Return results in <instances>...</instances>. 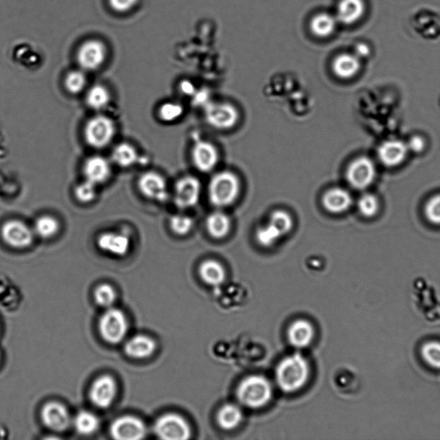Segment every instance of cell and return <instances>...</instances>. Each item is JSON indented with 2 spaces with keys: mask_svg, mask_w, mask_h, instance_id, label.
Wrapping results in <instances>:
<instances>
[{
  "mask_svg": "<svg viewBox=\"0 0 440 440\" xmlns=\"http://www.w3.org/2000/svg\"><path fill=\"white\" fill-rule=\"evenodd\" d=\"M309 365L300 354L287 356L276 369V382L283 391L293 393L305 386L309 378Z\"/></svg>",
  "mask_w": 440,
  "mask_h": 440,
  "instance_id": "cell-1",
  "label": "cell"
},
{
  "mask_svg": "<svg viewBox=\"0 0 440 440\" xmlns=\"http://www.w3.org/2000/svg\"><path fill=\"white\" fill-rule=\"evenodd\" d=\"M239 191L240 183L237 175L233 172L222 171L212 178L208 196L214 207H226L237 201Z\"/></svg>",
  "mask_w": 440,
  "mask_h": 440,
  "instance_id": "cell-2",
  "label": "cell"
},
{
  "mask_svg": "<svg viewBox=\"0 0 440 440\" xmlns=\"http://www.w3.org/2000/svg\"><path fill=\"white\" fill-rule=\"evenodd\" d=\"M272 395L273 390L269 380L259 375L243 379L238 389L239 401L250 409L265 406L270 403Z\"/></svg>",
  "mask_w": 440,
  "mask_h": 440,
  "instance_id": "cell-3",
  "label": "cell"
},
{
  "mask_svg": "<svg viewBox=\"0 0 440 440\" xmlns=\"http://www.w3.org/2000/svg\"><path fill=\"white\" fill-rule=\"evenodd\" d=\"M99 333L108 343L117 344L123 341L129 331V322L121 310L109 308L99 320Z\"/></svg>",
  "mask_w": 440,
  "mask_h": 440,
  "instance_id": "cell-4",
  "label": "cell"
},
{
  "mask_svg": "<svg viewBox=\"0 0 440 440\" xmlns=\"http://www.w3.org/2000/svg\"><path fill=\"white\" fill-rule=\"evenodd\" d=\"M155 434L166 440H186L191 436V429L185 419L178 414H166L156 421Z\"/></svg>",
  "mask_w": 440,
  "mask_h": 440,
  "instance_id": "cell-5",
  "label": "cell"
},
{
  "mask_svg": "<svg viewBox=\"0 0 440 440\" xmlns=\"http://www.w3.org/2000/svg\"><path fill=\"white\" fill-rule=\"evenodd\" d=\"M115 127L110 118L98 115L87 122L85 137L88 145L101 149L110 145L114 139Z\"/></svg>",
  "mask_w": 440,
  "mask_h": 440,
  "instance_id": "cell-6",
  "label": "cell"
},
{
  "mask_svg": "<svg viewBox=\"0 0 440 440\" xmlns=\"http://www.w3.org/2000/svg\"><path fill=\"white\" fill-rule=\"evenodd\" d=\"M377 175L373 160L359 157L350 163L347 170V180L355 190H362L371 186Z\"/></svg>",
  "mask_w": 440,
  "mask_h": 440,
  "instance_id": "cell-7",
  "label": "cell"
},
{
  "mask_svg": "<svg viewBox=\"0 0 440 440\" xmlns=\"http://www.w3.org/2000/svg\"><path fill=\"white\" fill-rule=\"evenodd\" d=\"M206 120L215 129L228 130L237 125L239 114L230 103H208L205 107Z\"/></svg>",
  "mask_w": 440,
  "mask_h": 440,
  "instance_id": "cell-8",
  "label": "cell"
},
{
  "mask_svg": "<svg viewBox=\"0 0 440 440\" xmlns=\"http://www.w3.org/2000/svg\"><path fill=\"white\" fill-rule=\"evenodd\" d=\"M112 438L118 440H139L146 437V427L141 419L125 415L115 419L110 426Z\"/></svg>",
  "mask_w": 440,
  "mask_h": 440,
  "instance_id": "cell-9",
  "label": "cell"
},
{
  "mask_svg": "<svg viewBox=\"0 0 440 440\" xmlns=\"http://www.w3.org/2000/svg\"><path fill=\"white\" fill-rule=\"evenodd\" d=\"M107 57V49L98 40H89L79 47L77 59L79 65L86 71H94L103 66Z\"/></svg>",
  "mask_w": 440,
  "mask_h": 440,
  "instance_id": "cell-10",
  "label": "cell"
},
{
  "mask_svg": "<svg viewBox=\"0 0 440 440\" xmlns=\"http://www.w3.org/2000/svg\"><path fill=\"white\" fill-rule=\"evenodd\" d=\"M1 236L6 245L14 249H25L33 243L34 235L30 228L20 220H10L4 224Z\"/></svg>",
  "mask_w": 440,
  "mask_h": 440,
  "instance_id": "cell-11",
  "label": "cell"
},
{
  "mask_svg": "<svg viewBox=\"0 0 440 440\" xmlns=\"http://www.w3.org/2000/svg\"><path fill=\"white\" fill-rule=\"evenodd\" d=\"M117 386L110 376L104 375L95 379L90 389L91 402L99 409H107L115 401Z\"/></svg>",
  "mask_w": 440,
  "mask_h": 440,
  "instance_id": "cell-12",
  "label": "cell"
},
{
  "mask_svg": "<svg viewBox=\"0 0 440 440\" xmlns=\"http://www.w3.org/2000/svg\"><path fill=\"white\" fill-rule=\"evenodd\" d=\"M201 187V183L195 177L180 179L175 187V206L181 209L195 207L199 202Z\"/></svg>",
  "mask_w": 440,
  "mask_h": 440,
  "instance_id": "cell-13",
  "label": "cell"
},
{
  "mask_svg": "<svg viewBox=\"0 0 440 440\" xmlns=\"http://www.w3.org/2000/svg\"><path fill=\"white\" fill-rule=\"evenodd\" d=\"M138 187L145 197L157 202H165L168 198L167 184L161 175L150 171L143 174L138 181Z\"/></svg>",
  "mask_w": 440,
  "mask_h": 440,
  "instance_id": "cell-14",
  "label": "cell"
},
{
  "mask_svg": "<svg viewBox=\"0 0 440 440\" xmlns=\"http://www.w3.org/2000/svg\"><path fill=\"white\" fill-rule=\"evenodd\" d=\"M41 417L44 425L55 432L65 431L71 424L69 412L59 403H49L44 405Z\"/></svg>",
  "mask_w": 440,
  "mask_h": 440,
  "instance_id": "cell-15",
  "label": "cell"
},
{
  "mask_svg": "<svg viewBox=\"0 0 440 440\" xmlns=\"http://www.w3.org/2000/svg\"><path fill=\"white\" fill-rule=\"evenodd\" d=\"M407 143L399 139L383 142L378 151V158L383 166L397 167L405 161L409 154Z\"/></svg>",
  "mask_w": 440,
  "mask_h": 440,
  "instance_id": "cell-16",
  "label": "cell"
},
{
  "mask_svg": "<svg viewBox=\"0 0 440 440\" xmlns=\"http://www.w3.org/2000/svg\"><path fill=\"white\" fill-rule=\"evenodd\" d=\"M192 159L197 169L207 173L213 170L219 161V154L216 147L209 142L199 141L192 150Z\"/></svg>",
  "mask_w": 440,
  "mask_h": 440,
  "instance_id": "cell-17",
  "label": "cell"
},
{
  "mask_svg": "<svg viewBox=\"0 0 440 440\" xmlns=\"http://www.w3.org/2000/svg\"><path fill=\"white\" fill-rule=\"evenodd\" d=\"M97 243L100 250L115 257H124L130 249V240L127 236L110 231L100 235Z\"/></svg>",
  "mask_w": 440,
  "mask_h": 440,
  "instance_id": "cell-18",
  "label": "cell"
},
{
  "mask_svg": "<svg viewBox=\"0 0 440 440\" xmlns=\"http://www.w3.org/2000/svg\"><path fill=\"white\" fill-rule=\"evenodd\" d=\"M322 202L330 214H340L349 209L353 198L349 191L342 187H334L323 195Z\"/></svg>",
  "mask_w": 440,
  "mask_h": 440,
  "instance_id": "cell-19",
  "label": "cell"
},
{
  "mask_svg": "<svg viewBox=\"0 0 440 440\" xmlns=\"http://www.w3.org/2000/svg\"><path fill=\"white\" fill-rule=\"evenodd\" d=\"M156 350V342L146 335H138L129 340L124 346V352L129 357L144 359L151 357Z\"/></svg>",
  "mask_w": 440,
  "mask_h": 440,
  "instance_id": "cell-20",
  "label": "cell"
},
{
  "mask_svg": "<svg viewBox=\"0 0 440 440\" xmlns=\"http://www.w3.org/2000/svg\"><path fill=\"white\" fill-rule=\"evenodd\" d=\"M83 173L88 182L97 185L105 183L109 179L111 174L110 166L105 158L95 156L86 162Z\"/></svg>",
  "mask_w": 440,
  "mask_h": 440,
  "instance_id": "cell-21",
  "label": "cell"
},
{
  "mask_svg": "<svg viewBox=\"0 0 440 440\" xmlns=\"http://www.w3.org/2000/svg\"><path fill=\"white\" fill-rule=\"evenodd\" d=\"M365 11L364 0H341L337 7V21L346 25H354L361 20Z\"/></svg>",
  "mask_w": 440,
  "mask_h": 440,
  "instance_id": "cell-22",
  "label": "cell"
},
{
  "mask_svg": "<svg viewBox=\"0 0 440 440\" xmlns=\"http://www.w3.org/2000/svg\"><path fill=\"white\" fill-rule=\"evenodd\" d=\"M314 329L306 320H297L288 330V340L291 345L303 349L310 345L314 338Z\"/></svg>",
  "mask_w": 440,
  "mask_h": 440,
  "instance_id": "cell-23",
  "label": "cell"
},
{
  "mask_svg": "<svg viewBox=\"0 0 440 440\" xmlns=\"http://www.w3.org/2000/svg\"><path fill=\"white\" fill-rule=\"evenodd\" d=\"M361 69V61L358 56L351 54H342L335 58L333 71L338 78L349 79L354 78Z\"/></svg>",
  "mask_w": 440,
  "mask_h": 440,
  "instance_id": "cell-24",
  "label": "cell"
},
{
  "mask_svg": "<svg viewBox=\"0 0 440 440\" xmlns=\"http://www.w3.org/2000/svg\"><path fill=\"white\" fill-rule=\"evenodd\" d=\"M207 229L208 233L216 239H222L229 234L231 227L229 217L221 212L208 216L207 219Z\"/></svg>",
  "mask_w": 440,
  "mask_h": 440,
  "instance_id": "cell-25",
  "label": "cell"
},
{
  "mask_svg": "<svg viewBox=\"0 0 440 440\" xmlns=\"http://www.w3.org/2000/svg\"><path fill=\"white\" fill-rule=\"evenodd\" d=\"M199 275H201L203 282L208 285L218 286L225 281L226 272L223 266L214 260H208V261L202 263L199 270Z\"/></svg>",
  "mask_w": 440,
  "mask_h": 440,
  "instance_id": "cell-26",
  "label": "cell"
},
{
  "mask_svg": "<svg viewBox=\"0 0 440 440\" xmlns=\"http://www.w3.org/2000/svg\"><path fill=\"white\" fill-rule=\"evenodd\" d=\"M220 427L225 430H233L243 419V412L235 404H226L219 410L217 416Z\"/></svg>",
  "mask_w": 440,
  "mask_h": 440,
  "instance_id": "cell-27",
  "label": "cell"
},
{
  "mask_svg": "<svg viewBox=\"0 0 440 440\" xmlns=\"http://www.w3.org/2000/svg\"><path fill=\"white\" fill-rule=\"evenodd\" d=\"M337 19L330 14L320 13L311 22V30L318 37H328L333 34L337 28Z\"/></svg>",
  "mask_w": 440,
  "mask_h": 440,
  "instance_id": "cell-28",
  "label": "cell"
},
{
  "mask_svg": "<svg viewBox=\"0 0 440 440\" xmlns=\"http://www.w3.org/2000/svg\"><path fill=\"white\" fill-rule=\"evenodd\" d=\"M74 426L76 431L81 435L93 434L98 430L99 419L90 411H80L75 416Z\"/></svg>",
  "mask_w": 440,
  "mask_h": 440,
  "instance_id": "cell-29",
  "label": "cell"
},
{
  "mask_svg": "<svg viewBox=\"0 0 440 440\" xmlns=\"http://www.w3.org/2000/svg\"><path fill=\"white\" fill-rule=\"evenodd\" d=\"M112 158L117 166L127 168L137 161L138 154L135 148L129 143H122L115 148Z\"/></svg>",
  "mask_w": 440,
  "mask_h": 440,
  "instance_id": "cell-30",
  "label": "cell"
},
{
  "mask_svg": "<svg viewBox=\"0 0 440 440\" xmlns=\"http://www.w3.org/2000/svg\"><path fill=\"white\" fill-rule=\"evenodd\" d=\"M110 95L105 87L100 85L91 87L86 95L88 106L95 110L103 109L110 103Z\"/></svg>",
  "mask_w": 440,
  "mask_h": 440,
  "instance_id": "cell-31",
  "label": "cell"
},
{
  "mask_svg": "<svg viewBox=\"0 0 440 440\" xmlns=\"http://www.w3.org/2000/svg\"><path fill=\"white\" fill-rule=\"evenodd\" d=\"M35 233L40 238H51L57 234L59 230V224L58 220L50 215H44L37 219L35 223Z\"/></svg>",
  "mask_w": 440,
  "mask_h": 440,
  "instance_id": "cell-32",
  "label": "cell"
},
{
  "mask_svg": "<svg viewBox=\"0 0 440 440\" xmlns=\"http://www.w3.org/2000/svg\"><path fill=\"white\" fill-rule=\"evenodd\" d=\"M270 224L279 231L282 237L290 233L294 227V220L286 211L276 210L271 214Z\"/></svg>",
  "mask_w": 440,
  "mask_h": 440,
  "instance_id": "cell-33",
  "label": "cell"
},
{
  "mask_svg": "<svg viewBox=\"0 0 440 440\" xmlns=\"http://www.w3.org/2000/svg\"><path fill=\"white\" fill-rule=\"evenodd\" d=\"M255 238H257L260 245L267 248L277 243L282 238V236L274 226L267 223V225L259 228L257 233H255Z\"/></svg>",
  "mask_w": 440,
  "mask_h": 440,
  "instance_id": "cell-34",
  "label": "cell"
},
{
  "mask_svg": "<svg viewBox=\"0 0 440 440\" xmlns=\"http://www.w3.org/2000/svg\"><path fill=\"white\" fill-rule=\"evenodd\" d=\"M95 301L99 306L109 309L114 305L117 299V294L114 288L107 284H103L95 289L94 293Z\"/></svg>",
  "mask_w": 440,
  "mask_h": 440,
  "instance_id": "cell-35",
  "label": "cell"
},
{
  "mask_svg": "<svg viewBox=\"0 0 440 440\" xmlns=\"http://www.w3.org/2000/svg\"><path fill=\"white\" fill-rule=\"evenodd\" d=\"M422 356L424 361L431 367L440 369V342H429L422 347Z\"/></svg>",
  "mask_w": 440,
  "mask_h": 440,
  "instance_id": "cell-36",
  "label": "cell"
},
{
  "mask_svg": "<svg viewBox=\"0 0 440 440\" xmlns=\"http://www.w3.org/2000/svg\"><path fill=\"white\" fill-rule=\"evenodd\" d=\"M358 208L364 217L373 218L378 214L379 209L378 199L374 195H364L359 199Z\"/></svg>",
  "mask_w": 440,
  "mask_h": 440,
  "instance_id": "cell-37",
  "label": "cell"
},
{
  "mask_svg": "<svg viewBox=\"0 0 440 440\" xmlns=\"http://www.w3.org/2000/svg\"><path fill=\"white\" fill-rule=\"evenodd\" d=\"M87 80L86 75L80 71L68 74L65 80L66 90L71 94H79L85 89Z\"/></svg>",
  "mask_w": 440,
  "mask_h": 440,
  "instance_id": "cell-38",
  "label": "cell"
},
{
  "mask_svg": "<svg viewBox=\"0 0 440 440\" xmlns=\"http://www.w3.org/2000/svg\"><path fill=\"white\" fill-rule=\"evenodd\" d=\"M194 226V221L190 217L184 215H175L170 220V227L175 234L187 235Z\"/></svg>",
  "mask_w": 440,
  "mask_h": 440,
  "instance_id": "cell-39",
  "label": "cell"
},
{
  "mask_svg": "<svg viewBox=\"0 0 440 440\" xmlns=\"http://www.w3.org/2000/svg\"><path fill=\"white\" fill-rule=\"evenodd\" d=\"M183 113V108L178 103H168L160 108L158 115L163 122H170L178 119Z\"/></svg>",
  "mask_w": 440,
  "mask_h": 440,
  "instance_id": "cell-40",
  "label": "cell"
},
{
  "mask_svg": "<svg viewBox=\"0 0 440 440\" xmlns=\"http://www.w3.org/2000/svg\"><path fill=\"white\" fill-rule=\"evenodd\" d=\"M425 215L432 224L440 226V194L432 197L426 204Z\"/></svg>",
  "mask_w": 440,
  "mask_h": 440,
  "instance_id": "cell-41",
  "label": "cell"
},
{
  "mask_svg": "<svg viewBox=\"0 0 440 440\" xmlns=\"http://www.w3.org/2000/svg\"><path fill=\"white\" fill-rule=\"evenodd\" d=\"M95 185L90 182H85L76 187L75 196L80 202L90 203L95 197Z\"/></svg>",
  "mask_w": 440,
  "mask_h": 440,
  "instance_id": "cell-42",
  "label": "cell"
},
{
  "mask_svg": "<svg viewBox=\"0 0 440 440\" xmlns=\"http://www.w3.org/2000/svg\"><path fill=\"white\" fill-rule=\"evenodd\" d=\"M139 0H109L112 9L118 13H126L134 9Z\"/></svg>",
  "mask_w": 440,
  "mask_h": 440,
  "instance_id": "cell-43",
  "label": "cell"
},
{
  "mask_svg": "<svg viewBox=\"0 0 440 440\" xmlns=\"http://www.w3.org/2000/svg\"><path fill=\"white\" fill-rule=\"evenodd\" d=\"M407 149L412 151V153L419 154L425 149L426 142L421 136H414L410 139V141L407 143Z\"/></svg>",
  "mask_w": 440,
  "mask_h": 440,
  "instance_id": "cell-44",
  "label": "cell"
},
{
  "mask_svg": "<svg viewBox=\"0 0 440 440\" xmlns=\"http://www.w3.org/2000/svg\"><path fill=\"white\" fill-rule=\"evenodd\" d=\"M371 54V49L369 46L365 43H359L355 47V55L358 56L359 59L366 58Z\"/></svg>",
  "mask_w": 440,
  "mask_h": 440,
  "instance_id": "cell-45",
  "label": "cell"
},
{
  "mask_svg": "<svg viewBox=\"0 0 440 440\" xmlns=\"http://www.w3.org/2000/svg\"><path fill=\"white\" fill-rule=\"evenodd\" d=\"M180 89H181L184 94L187 95H193L195 91L193 83L190 81H187V80L181 83V85H180Z\"/></svg>",
  "mask_w": 440,
  "mask_h": 440,
  "instance_id": "cell-46",
  "label": "cell"
}]
</instances>
